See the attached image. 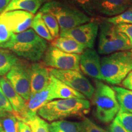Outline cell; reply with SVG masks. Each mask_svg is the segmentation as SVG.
<instances>
[{"label":"cell","mask_w":132,"mask_h":132,"mask_svg":"<svg viewBox=\"0 0 132 132\" xmlns=\"http://www.w3.org/2000/svg\"><path fill=\"white\" fill-rule=\"evenodd\" d=\"M11 1V0H0V14L7 7Z\"/></svg>","instance_id":"cell-37"},{"label":"cell","mask_w":132,"mask_h":132,"mask_svg":"<svg viewBox=\"0 0 132 132\" xmlns=\"http://www.w3.org/2000/svg\"><path fill=\"white\" fill-rule=\"evenodd\" d=\"M98 23L95 21L81 24L72 29L61 30L60 37H68L83 45L86 48L92 49L98 31Z\"/></svg>","instance_id":"cell-10"},{"label":"cell","mask_w":132,"mask_h":132,"mask_svg":"<svg viewBox=\"0 0 132 132\" xmlns=\"http://www.w3.org/2000/svg\"><path fill=\"white\" fill-rule=\"evenodd\" d=\"M121 85L124 88L132 90V70L127 75L121 82Z\"/></svg>","instance_id":"cell-35"},{"label":"cell","mask_w":132,"mask_h":132,"mask_svg":"<svg viewBox=\"0 0 132 132\" xmlns=\"http://www.w3.org/2000/svg\"><path fill=\"white\" fill-rule=\"evenodd\" d=\"M95 90L92 100L94 114L98 121L110 123L119 111V105L114 90L100 80H95Z\"/></svg>","instance_id":"cell-4"},{"label":"cell","mask_w":132,"mask_h":132,"mask_svg":"<svg viewBox=\"0 0 132 132\" xmlns=\"http://www.w3.org/2000/svg\"><path fill=\"white\" fill-rule=\"evenodd\" d=\"M31 27L37 35L47 41H53L54 40L42 19V14L40 12L37 13L34 16Z\"/></svg>","instance_id":"cell-23"},{"label":"cell","mask_w":132,"mask_h":132,"mask_svg":"<svg viewBox=\"0 0 132 132\" xmlns=\"http://www.w3.org/2000/svg\"><path fill=\"white\" fill-rule=\"evenodd\" d=\"M31 95L46 88L50 81L49 69L44 64L35 62L30 66Z\"/></svg>","instance_id":"cell-13"},{"label":"cell","mask_w":132,"mask_h":132,"mask_svg":"<svg viewBox=\"0 0 132 132\" xmlns=\"http://www.w3.org/2000/svg\"><path fill=\"white\" fill-rule=\"evenodd\" d=\"M6 77L16 92L27 102L31 95L30 67L19 61L6 73Z\"/></svg>","instance_id":"cell-9"},{"label":"cell","mask_w":132,"mask_h":132,"mask_svg":"<svg viewBox=\"0 0 132 132\" xmlns=\"http://www.w3.org/2000/svg\"><path fill=\"white\" fill-rule=\"evenodd\" d=\"M47 0H11L3 12L12 11H24L35 14Z\"/></svg>","instance_id":"cell-18"},{"label":"cell","mask_w":132,"mask_h":132,"mask_svg":"<svg viewBox=\"0 0 132 132\" xmlns=\"http://www.w3.org/2000/svg\"><path fill=\"white\" fill-rule=\"evenodd\" d=\"M50 75L61 81L71 88L80 92L86 98L92 100L95 88L80 71L49 69Z\"/></svg>","instance_id":"cell-7"},{"label":"cell","mask_w":132,"mask_h":132,"mask_svg":"<svg viewBox=\"0 0 132 132\" xmlns=\"http://www.w3.org/2000/svg\"><path fill=\"white\" fill-rule=\"evenodd\" d=\"M12 114H13L7 113V112L3 111V110H1V109L0 108V118H6V117L9 116H11Z\"/></svg>","instance_id":"cell-38"},{"label":"cell","mask_w":132,"mask_h":132,"mask_svg":"<svg viewBox=\"0 0 132 132\" xmlns=\"http://www.w3.org/2000/svg\"><path fill=\"white\" fill-rule=\"evenodd\" d=\"M50 101L52 100L51 98L50 89L48 85L44 89L31 95L30 98L26 102L24 114L17 119L21 120L28 117L37 114L38 110Z\"/></svg>","instance_id":"cell-15"},{"label":"cell","mask_w":132,"mask_h":132,"mask_svg":"<svg viewBox=\"0 0 132 132\" xmlns=\"http://www.w3.org/2000/svg\"><path fill=\"white\" fill-rule=\"evenodd\" d=\"M66 4L78 9L89 16L94 18L97 15L95 11V0H64Z\"/></svg>","instance_id":"cell-24"},{"label":"cell","mask_w":132,"mask_h":132,"mask_svg":"<svg viewBox=\"0 0 132 132\" xmlns=\"http://www.w3.org/2000/svg\"><path fill=\"white\" fill-rule=\"evenodd\" d=\"M99 53L110 54L118 52L131 50L132 45L127 36L120 32L116 25L103 21L99 24Z\"/></svg>","instance_id":"cell-6"},{"label":"cell","mask_w":132,"mask_h":132,"mask_svg":"<svg viewBox=\"0 0 132 132\" xmlns=\"http://www.w3.org/2000/svg\"><path fill=\"white\" fill-rule=\"evenodd\" d=\"M12 33L4 23L0 21V44L7 42L11 39Z\"/></svg>","instance_id":"cell-32"},{"label":"cell","mask_w":132,"mask_h":132,"mask_svg":"<svg viewBox=\"0 0 132 132\" xmlns=\"http://www.w3.org/2000/svg\"><path fill=\"white\" fill-rule=\"evenodd\" d=\"M0 132H5L4 130H3V131H0Z\"/></svg>","instance_id":"cell-41"},{"label":"cell","mask_w":132,"mask_h":132,"mask_svg":"<svg viewBox=\"0 0 132 132\" xmlns=\"http://www.w3.org/2000/svg\"><path fill=\"white\" fill-rule=\"evenodd\" d=\"M0 47L12 52L19 56L36 62L43 58L48 45L47 40L40 37L32 29L13 34L7 42Z\"/></svg>","instance_id":"cell-1"},{"label":"cell","mask_w":132,"mask_h":132,"mask_svg":"<svg viewBox=\"0 0 132 132\" xmlns=\"http://www.w3.org/2000/svg\"><path fill=\"white\" fill-rule=\"evenodd\" d=\"M20 121L27 123L30 127L32 132H50L49 123L38 116L37 114Z\"/></svg>","instance_id":"cell-25"},{"label":"cell","mask_w":132,"mask_h":132,"mask_svg":"<svg viewBox=\"0 0 132 132\" xmlns=\"http://www.w3.org/2000/svg\"><path fill=\"white\" fill-rule=\"evenodd\" d=\"M34 15L24 11H12L2 12L0 21L4 23L13 34H18L31 27Z\"/></svg>","instance_id":"cell-11"},{"label":"cell","mask_w":132,"mask_h":132,"mask_svg":"<svg viewBox=\"0 0 132 132\" xmlns=\"http://www.w3.org/2000/svg\"><path fill=\"white\" fill-rule=\"evenodd\" d=\"M81 124L78 122L59 120L49 124L50 132H80Z\"/></svg>","instance_id":"cell-21"},{"label":"cell","mask_w":132,"mask_h":132,"mask_svg":"<svg viewBox=\"0 0 132 132\" xmlns=\"http://www.w3.org/2000/svg\"><path fill=\"white\" fill-rule=\"evenodd\" d=\"M131 5L130 0H95L97 14L116 16L122 13Z\"/></svg>","instance_id":"cell-16"},{"label":"cell","mask_w":132,"mask_h":132,"mask_svg":"<svg viewBox=\"0 0 132 132\" xmlns=\"http://www.w3.org/2000/svg\"><path fill=\"white\" fill-rule=\"evenodd\" d=\"M19 61L14 53L0 47V76L7 73Z\"/></svg>","instance_id":"cell-22"},{"label":"cell","mask_w":132,"mask_h":132,"mask_svg":"<svg viewBox=\"0 0 132 132\" xmlns=\"http://www.w3.org/2000/svg\"><path fill=\"white\" fill-rule=\"evenodd\" d=\"M3 130L5 132H19V120L14 114L1 118Z\"/></svg>","instance_id":"cell-28"},{"label":"cell","mask_w":132,"mask_h":132,"mask_svg":"<svg viewBox=\"0 0 132 132\" xmlns=\"http://www.w3.org/2000/svg\"><path fill=\"white\" fill-rule=\"evenodd\" d=\"M120 111L132 113V90L119 86H113Z\"/></svg>","instance_id":"cell-20"},{"label":"cell","mask_w":132,"mask_h":132,"mask_svg":"<svg viewBox=\"0 0 132 132\" xmlns=\"http://www.w3.org/2000/svg\"><path fill=\"white\" fill-rule=\"evenodd\" d=\"M81 129L80 132H108L92 122L90 119L85 118L81 122Z\"/></svg>","instance_id":"cell-30"},{"label":"cell","mask_w":132,"mask_h":132,"mask_svg":"<svg viewBox=\"0 0 132 132\" xmlns=\"http://www.w3.org/2000/svg\"><path fill=\"white\" fill-rule=\"evenodd\" d=\"M131 70V50L113 53L101 59L102 80L111 85L121 84Z\"/></svg>","instance_id":"cell-3"},{"label":"cell","mask_w":132,"mask_h":132,"mask_svg":"<svg viewBox=\"0 0 132 132\" xmlns=\"http://www.w3.org/2000/svg\"><path fill=\"white\" fill-rule=\"evenodd\" d=\"M3 125H2V122H1V119L0 118V131H3Z\"/></svg>","instance_id":"cell-39"},{"label":"cell","mask_w":132,"mask_h":132,"mask_svg":"<svg viewBox=\"0 0 132 132\" xmlns=\"http://www.w3.org/2000/svg\"><path fill=\"white\" fill-rule=\"evenodd\" d=\"M0 108L7 113L14 114V110L12 107L3 92L1 86H0Z\"/></svg>","instance_id":"cell-31"},{"label":"cell","mask_w":132,"mask_h":132,"mask_svg":"<svg viewBox=\"0 0 132 132\" xmlns=\"http://www.w3.org/2000/svg\"><path fill=\"white\" fill-rule=\"evenodd\" d=\"M116 26L120 32L123 33L127 36L132 45V24H119L116 25Z\"/></svg>","instance_id":"cell-33"},{"label":"cell","mask_w":132,"mask_h":132,"mask_svg":"<svg viewBox=\"0 0 132 132\" xmlns=\"http://www.w3.org/2000/svg\"><path fill=\"white\" fill-rule=\"evenodd\" d=\"M42 17L53 39L57 38L59 36V26L56 18L48 12H40Z\"/></svg>","instance_id":"cell-26"},{"label":"cell","mask_w":132,"mask_h":132,"mask_svg":"<svg viewBox=\"0 0 132 132\" xmlns=\"http://www.w3.org/2000/svg\"><path fill=\"white\" fill-rule=\"evenodd\" d=\"M114 119L128 132H132V113H125L119 110Z\"/></svg>","instance_id":"cell-29"},{"label":"cell","mask_w":132,"mask_h":132,"mask_svg":"<svg viewBox=\"0 0 132 132\" xmlns=\"http://www.w3.org/2000/svg\"><path fill=\"white\" fill-rule=\"evenodd\" d=\"M130 3H131H131H132V0H130Z\"/></svg>","instance_id":"cell-40"},{"label":"cell","mask_w":132,"mask_h":132,"mask_svg":"<svg viewBox=\"0 0 132 132\" xmlns=\"http://www.w3.org/2000/svg\"><path fill=\"white\" fill-rule=\"evenodd\" d=\"M52 45L62 52L70 54H81L86 49V47L83 45L68 37L56 38L52 41Z\"/></svg>","instance_id":"cell-19"},{"label":"cell","mask_w":132,"mask_h":132,"mask_svg":"<svg viewBox=\"0 0 132 132\" xmlns=\"http://www.w3.org/2000/svg\"><path fill=\"white\" fill-rule=\"evenodd\" d=\"M90 107L86 98L58 99L48 102L37 114L46 121L52 122L72 116H83L89 113Z\"/></svg>","instance_id":"cell-2"},{"label":"cell","mask_w":132,"mask_h":132,"mask_svg":"<svg viewBox=\"0 0 132 132\" xmlns=\"http://www.w3.org/2000/svg\"><path fill=\"white\" fill-rule=\"evenodd\" d=\"M106 21L115 25L119 24H132V5H130L122 13L106 19Z\"/></svg>","instance_id":"cell-27"},{"label":"cell","mask_w":132,"mask_h":132,"mask_svg":"<svg viewBox=\"0 0 132 132\" xmlns=\"http://www.w3.org/2000/svg\"><path fill=\"white\" fill-rule=\"evenodd\" d=\"M0 86L14 110L16 119L21 118L25 111L26 101L16 92L6 77L0 78Z\"/></svg>","instance_id":"cell-14"},{"label":"cell","mask_w":132,"mask_h":132,"mask_svg":"<svg viewBox=\"0 0 132 132\" xmlns=\"http://www.w3.org/2000/svg\"><path fill=\"white\" fill-rule=\"evenodd\" d=\"M107 131L108 132H128L115 119L109 125Z\"/></svg>","instance_id":"cell-34"},{"label":"cell","mask_w":132,"mask_h":132,"mask_svg":"<svg viewBox=\"0 0 132 132\" xmlns=\"http://www.w3.org/2000/svg\"><path fill=\"white\" fill-rule=\"evenodd\" d=\"M80 55L67 53L51 45L43 57V64L59 70L80 71Z\"/></svg>","instance_id":"cell-8"},{"label":"cell","mask_w":132,"mask_h":132,"mask_svg":"<svg viewBox=\"0 0 132 132\" xmlns=\"http://www.w3.org/2000/svg\"><path fill=\"white\" fill-rule=\"evenodd\" d=\"M50 95L52 100L55 99L67 98H86V97L64 84L61 81L50 75V81L49 83Z\"/></svg>","instance_id":"cell-17"},{"label":"cell","mask_w":132,"mask_h":132,"mask_svg":"<svg viewBox=\"0 0 132 132\" xmlns=\"http://www.w3.org/2000/svg\"><path fill=\"white\" fill-rule=\"evenodd\" d=\"M39 12H48L56 18L61 30L72 29L90 22L91 19L77 8L57 1L44 3Z\"/></svg>","instance_id":"cell-5"},{"label":"cell","mask_w":132,"mask_h":132,"mask_svg":"<svg viewBox=\"0 0 132 132\" xmlns=\"http://www.w3.org/2000/svg\"><path fill=\"white\" fill-rule=\"evenodd\" d=\"M80 69L85 75L101 81V60L95 50L86 48L80 55Z\"/></svg>","instance_id":"cell-12"},{"label":"cell","mask_w":132,"mask_h":132,"mask_svg":"<svg viewBox=\"0 0 132 132\" xmlns=\"http://www.w3.org/2000/svg\"><path fill=\"white\" fill-rule=\"evenodd\" d=\"M19 132H32L30 127L27 123L19 120Z\"/></svg>","instance_id":"cell-36"}]
</instances>
